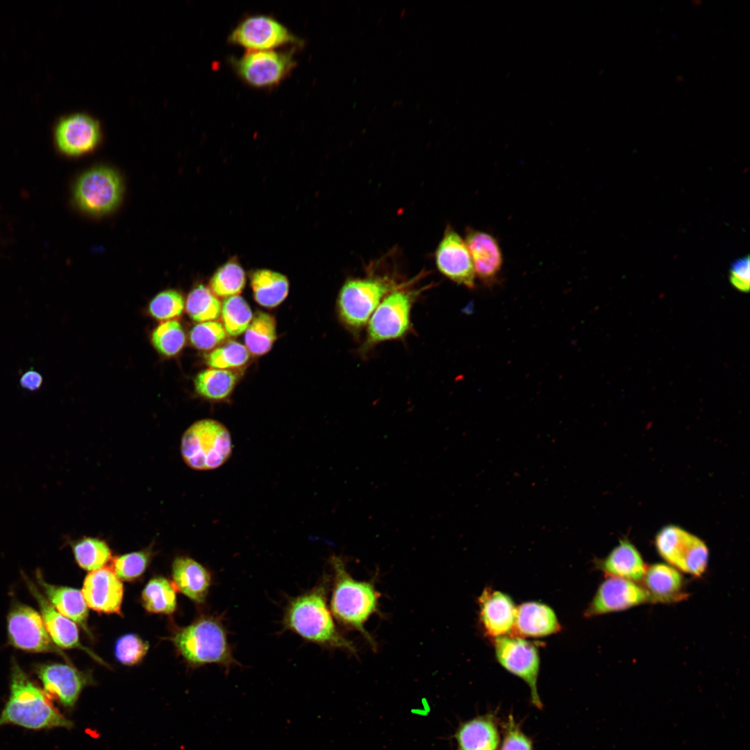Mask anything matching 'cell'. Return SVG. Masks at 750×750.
I'll return each instance as SVG.
<instances>
[{
  "label": "cell",
  "instance_id": "obj_1",
  "mask_svg": "<svg viewBox=\"0 0 750 750\" xmlns=\"http://www.w3.org/2000/svg\"><path fill=\"white\" fill-rule=\"evenodd\" d=\"M10 695L0 714V726L17 725L31 730L71 728L67 719L15 660L12 662Z\"/></svg>",
  "mask_w": 750,
  "mask_h": 750
},
{
  "label": "cell",
  "instance_id": "obj_2",
  "mask_svg": "<svg viewBox=\"0 0 750 750\" xmlns=\"http://www.w3.org/2000/svg\"><path fill=\"white\" fill-rule=\"evenodd\" d=\"M283 625L312 643L356 651L353 644L339 632L335 624L326 602L324 582L289 601Z\"/></svg>",
  "mask_w": 750,
  "mask_h": 750
},
{
  "label": "cell",
  "instance_id": "obj_3",
  "mask_svg": "<svg viewBox=\"0 0 750 750\" xmlns=\"http://www.w3.org/2000/svg\"><path fill=\"white\" fill-rule=\"evenodd\" d=\"M170 640L192 667L217 664L228 672L239 665L228 643L222 616H201L188 626L178 629Z\"/></svg>",
  "mask_w": 750,
  "mask_h": 750
},
{
  "label": "cell",
  "instance_id": "obj_4",
  "mask_svg": "<svg viewBox=\"0 0 750 750\" xmlns=\"http://www.w3.org/2000/svg\"><path fill=\"white\" fill-rule=\"evenodd\" d=\"M330 563L334 576L331 599L332 614L342 624L361 632L374 645L365 624L378 610L377 591L372 583L353 579L341 556H332Z\"/></svg>",
  "mask_w": 750,
  "mask_h": 750
},
{
  "label": "cell",
  "instance_id": "obj_5",
  "mask_svg": "<svg viewBox=\"0 0 750 750\" xmlns=\"http://www.w3.org/2000/svg\"><path fill=\"white\" fill-rule=\"evenodd\" d=\"M233 450L230 432L221 422L203 419L183 433L181 452L184 462L196 470H211L223 465Z\"/></svg>",
  "mask_w": 750,
  "mask_h": 750
},
{
  "label": "cell",
  "instance_id": "obj_6",
  "mask_svg": "<svg viewBox=\"0 0 750 750\" xmlns=\"http://www.w3.org/2000/svg\"><path fill=\"white\" fill-rule=\"evenodd\" d=\"M393 290L392 283L383 278L347 280L338 298L340 319L351 331L358 333L381 301Z\"/></svg>",
  "mask_w": 750,
  "mask_h": 750
},
{
  "label": "cell",
  "instance_id": "obj_7",
  "mask_svg": "<svg viewBox=\"0 0 750 750\" xmlns=\"http://www.w3.org/2000/svg\"><path fill=\"white\" fill-rule=\"evenodd\" d=\"M415 294L397 290L381 301L368 321L365 349L382 342L404 337L411 328V309Z\"/></svg>",
  "mask_w": 750,
  "mask_h": 750
},
{
  "label": "cell",
  "instance_id": "obj_8",
  "mask_svg": "<svg viewBox=\"0 0 750 750\" xmlns=\"http://www.w3.org/2000/svg\"><path fill=\"white\" fill-rule=\"evenodd\" d=\"M655 544L660 556L678 571L695 576L705 572L708 549L697 536L677 526L668 525L657 533Z\"/></svg>",
  "mask_w": 750,
  "mask_h": 750
},
{
  "label": "cell",
  "instance_id": "obj_9",
  "mask_svg": "<svg viewBox=\"0 0 750 750\" xmlns=\"http://www.w3.org/2000/svg\"><path fill=\"white\" fill-rule=\"evenodd\" d=\"M122 183L119 174L109 167H98L81 174L73 191L74 201L84 212L104 215L120 201Z\"/></svg>",
  "mask_w": 750,
  "mask_h": 750
},
{
  "label": "cell",
  "instance_id": "obj_10",
  "mask_svg": "<svg viewBox=\"0 0 750 750\" xmlns=\"http://www.w3.org/2000/svg\"><path fill=\"white\" fill-rule=\"evenodd\" d=\"M494 652L499 663L508 672L522 679L529 687L531 701L543 707L538 692L540 656L536 646L522 637L508 635L494 638Z\"/></svg>",
  "mask_w": 750,
  "mask_h": 750
},
{
  "label": "cell",
  "instance_id": "obj_11",
  "mask_svg": "<svg viewBox=\"0 0 750 750\" xmlns=\"http://www.w3.org/2000/svg\"><path fill=\"white\" fill-rule=\"evenodd\" d=\"M7 630L10 644L18 649L65 656L51 640L40 613L27 605L16 603L12 606L7 616Z\"/></svg>",
  "mask_w": 750,
  "mask_h": 750
},
{
  "label": "cell",
  "instance_id": "obj_12",
  "mask_svg": "<svg viewBox=\"0 0 750 750\" xmlns=\"http://www.w3.org/2000/svg\"><path fill=\"white\" fill-rule=\"evenodd\" d=\"M233 62L240 76L256 87L278 83L295 65L293 50H248Z\"/></svg>",
  "mask_w": 750,
  "mask_h": 750
},
{
  "label": "cell",
  "instance_id": "obj_13",
  "mask_svg": "<svg viewBox=\"0 0 750 750\" xmlns=\"http://www.w3.org/2000/svg\"><path fill=\"white\" fill-rule=\"evenodd\" d=\"M101 135L99 122L83 112L62 116L53 126L56 148L67 156H78L93 150L99 144Z\"/></svg>",
  "mask_w": 750,
  "mask_h": 750
},
{
  "label": "cell",
  "instance_id": "obj_14",
  "mask_svg": "<svg viewBox=\"0 0 750 750\" xmlns=\"http://www.w3.org/2000/svg\"><path fill=\"white\" fill-rule=\"evenodd\" d=\"M35 673L47 697L66 709H72L83 688L94 683L90 674L78 670L72 663L41 664Z\"/></svg>",
  "mask_w": 750,
  "mask_h": 750
},
{
  "label": "cell",
  "instance_id": "obj_15",
  "mask_svg": "<svg viewBox=\"0 0 750 750\" xmlns=\"http://www.w3.org/2000/svg\"><path fill=\"white\" fill-rule=\"evenodd\" d=\"M647 603L652 601L643 586L627 579L610 576L598 588L584 615L596 617Z\"/></svg>",
  "mask_w": 750,
  "mask_h": 750
},
{
  "label": "cell",
  "instance_id": "obj_16",
  "mask_svg": "<svg viewBox=\"0 0 750 750\" xmlns=\"http://www.w3.org/2000/svg\"><path fill=\"white\" fill-rule=\"evenodd\" d=\"M228 40L249 50H268L299 40L283 24L264 15L243 19L231 33Z\"/></svg>",
  "mask_w": 750,
  "mask_h": 750
},
{
  "label": "cell",
  "instance_id": "obj_17",
  "mask_svg": "<svg viewBox=\"0 0 750 750\" xmlns=\"http://www.w3.org/2000/svg\"><path fill=\"white\" fill-rule=\"evenodd\" d=\"M439 271L456 283L469 289L475 286V272L465 241L451 228L446 229L435 251Z\"/></svg>",
  "mask_w": 750,
  "mask_h": 750
},
{
  "label": "cell",
  "instance_id": "obj_18",
  "mask_svg": "<svg viewBox=\"0 0 750 750\" xmlns=\"http://www.w3.org/2000/svg\"><path fill=\"white\" fill-rule=\"evenodd\" d=\"M82 594L91 609L106 614L121 613L124 586L109 566L89 573L83 582Z\"/></svg>",
  "mask_w": 750,
  "mask_h": 750
},
{
  "label": "cell",
  "instance_id": "obj_19",
  "mask_svg": "<svg viewBox=\"0 0 750 750\" xmlns=\"http://www.w3.org/2000/svg\"><path fill=\"white\" fill-rule=\"evenodd\" d=\"M26 582L39 606L44 626L54 644L63 649H81L101 664L106 665L98 656L81 643L75 622L58 612L28 579L26 578Z\"/></svg>",
  "mask_w": 750,
  "mask_h": 750
},
{
  "label": "cell",
  "instance_id": "obj_20",
  "mask_svg": "<svg viewBox=\"0 0 750 750\" xmlns=\"http://www.w3.org/2000/svg\"><path fill=\"white\" fill-rule=\"evenodd\" d=\"M465 242L475 274L485 285H494L503 265V256L497 239L486 232L469 228Z\"/></svg>",
  "mask_w": 750,
  "mask_h": 750
},
{
  "label": "cell",
  "instance_id": "obj_21",
  "mask_svg": "<svg viewBox=\"0 0 750 750\" xmlns=\"http://www.w3.org/2000/svg\"><path fill=\"white\" fill-rule=\"evenodd\" d=\"M478 603L480 619L487 635L496 638L513 631L517 607L510 596L486 588Z\"/></svg>",
  "mask_w": 750,
  "mask_h": 750
},
{
  "label": "cell",
  "instance_id": "obj_22",
  "mask_svg": "<svg viewBox=\"0 0 750 750\" xmlns=\"http://www.w3.org/2000/svg\"><path fill=\"white\" fill-rule=\"evenodd\" d=\"M454 738L458 750H498L501 739L495 715L487 713L460 723Z\"/></svg>",
  "mask_w": 750,
  "mask_h": 750
},
{
  "label": "cell",
  "instance_id": "obj_23",
  "mask_svg": "<svg viewBox=\"0 0 750 750\" xmlns=\"http://www.w3.org/2000/svg\"><path fill=\"white\" fill-rule=\"evenodd\" d=\"M173 584L194 602L203 603L212 583L210 572L195 560L179 556L172 563Z\"/></svg>",
  "mask_w": 750,
  "mask_h": 750
},
{
  "label": "cell",
  "instance_id": "obj_24",
  "mask_svg": "<svg viewBox=\"0 0 750 750\" xmlns=\"http://www.w3.org/2000/svg\"><path fill=\"white\" fill-rule=\"evenodd\" d=\"M560 624L554 610L541 602L528 601L517 607L513 631L519 637H544L558 633Z\"/></svg>",
  "mask_w": 750,
  "mask_h": 750
},
{
  "label": "cell",
  "instance_id": "obj_25",
  "mask_svg": "<svg viewBox=\"0 0 750 750\" xmlns=\"http://www.w3.org/2000/svg\"><path fill=\"white\" fill-rule=\"evenodd\" d=\"M652 603H673L683 599L688 594L683 591V577L677 569L656 563L647 568L642 579Z\"/></svg>",
  "mask_w": 750,
  "mask_h": 750
},
{
  "label": "cell",
  "instance_id": "obj_26",
  "mask_svg": "<svg viewBox=\"0 0 750 750\" xmlns=\"http://www.w3.org/2000/svg\"><path fill=\"white\" fill-rule=\"evenodd\" d=\"M601 570L610 576L642 581L647 565L637 548L628 540L619 543L602 560L598 561Z\"/></svg>",
  "mask_w": 750,
  "mask_h": 750
},
{
  "label": "cell",
  "instance_id": "obj_27",
  "mask_svg": "<svg viewBox=\"0 0 750 750\" xmlns=\"http://www.w3.org/2000/svg\"><path fill=\"white\" fill-rule=\"evenodd\" d=\"M36 578L47 599L56 610L78 623L88 634H90L87 626L88 606L82 592L67 586L50 584L43 578L40 571L36 572Z\"/></svg>",
  "mask_w": 750,
  "mask_h": 750
},
{
  "label": "cell",
  "instance_id": "obj_28",
  "mask_svg": "<svg viewBox=\"0 0 750 750\" xmlns=\"http://www.w3.org/2000/svg\"><path fill=\"white\" fill-rule=\"evenodd\" d=\"M251 287L255 301L265 308H275L288 297L289 281L277 272L261 269L251 275Z\"/></svg>",
  "mask_w": 750,
  "mask_h": 750
},
{
  "label": "cell",
  "instance_id": "obj_29",
  "mask_svg": "<svg viewBox=\"0 0 750 750\" xmlns=\"http://www.w3.org/2000/svg\"><path fill=\"white\" fill-rule=\"evenodd\" d=\"M277 338L276 322L272 315L258 311L245 331V347L249 353L262 356L268 353Z\"/></svg>",
  "mask_w": 750,
  "mask_h": 750
},
{
  "label": "cell",
  "instance_id": "obj_30",
  "mask_svg": "<svg viewBox=\"0 0 750 750\" xmlns=\"http://www.w3.org/2000/svg\"><path fill=\"white\" fill-rule=\"evenodd\" d=\"M238 376L229 369L209 368L199 372L194 378L196 392L209 400H222L233 392Z\"/></svg>",
  "mask_w": 750,
  "mask_h": 750
},
{
  "label": "cell",
  "instance_id": "obj_31",
  "mask_svg": "<svg viewBox=\"0 0 750 750\" xmlns=\"http://www.w3.org/2000/svg\"><path fill=\"white\" fill-rule=\"evenodd\" d=\"M176 592L172 582L164 577H155L144 588L142 605L149 612L172 614L176 608Z\"/></svg>",
  "mask_w": 750,
  "mask_h": 750
},
{
  "label": "cell",
  "instance_id": "obj_32",
  "mask_svg": "<svg viewBox=\"0 0 750 750\" xmlns=\"http://www.w3.org/2000/svg\"><path fill=\"white\" fill-rule=\"evenodd\" d=\"M71 546L76 562L88 571L104 567L112 558L108 544L99 538L83 537L71 542Z\"/></svg>",
  "mask_w": 750,
  "mask_h": 750
},
{
  "label": "cell",
  "instance_id": "obj_33",
  "mask_svg": "<svg viewBox=\"0 0 750 750\" xmlns=\"http://www.w3.org/2000/svg\"><path fill=\"white\" fill-rule=\"evenodd\" d=\"M245 284L243 268L237 260L232 259L217 269L210 278L209 286L216 297L226 299L240 294Z\"/></svg>",
  "mask_w": 750,
  "mask_h": 750
},
{
  "label": "cell",
  "instance_id": "obj_34",
  "mask_svg": "<svg viewBox=\"0 0 750 750\" xmlns=\"http://www.w3.org/2000/svg\"><path fill=\"white\" fill-rule=\"evenodd\" d=\"M185 306L188 315L195 322L215 321L221 315V301L203 285H199L190 291Z\"/></svg>",
  "mask_w": 750,
  "mask_h": 750
},
{
  "label": "cell",
  "instance_id": "obj_35",
  "mask_svg": "<svg viewBox=\"0 0 750 750\" xmlns=\"http://www.w3.org/2000/svg\"><path fill=\"white\" fill-rule=\"evenodd\" d=\"M221 316L227 335L238 336L245 332L253 315L246 300L235 295L224 299Z\"/></svg>",
  "mask_w": 750,
  "mask_h": 750
},
{
  "label": "cell",
  "instance_id": "obj_36",
  "mask_svg": "<svg viewBox=\"0 0 750 750\" xmlns=\"http://www.w3.org/2000/svg\"><path fill=\"white\" fill-rule=\"evenodd\" d=\"M151 342L160 354L168 357L174 356L184 347L185 334L178 321L168 320L160 324L153 331Z\"/></svg>",
  "mask_w": 750,
  "mask_h": 750
},
{
  "label": "cell",
  "instance_id": "obj_37",
  "mask_svg": "<svg viewBox=\"0 0 750 750\" xmlns=\"http://www.w3.org/2000/svg\"><path fill=\"white\" fill-rule=\"evenodd\" d=\"M249 356L244 345L236 341H228L208 353L206 362L212 368L230 370L244 365Z\"/></svg>",
  "mask_w": 750,
  "mask_h": 750
},
{
  "label": "cell",
  "instance_id": "obj_38",
  "mask_svg": "<svg viewBox=\"0 0 750 750\" xmlns=\"http://www.w3.org/2000/svg\"><path fill=\"white\" fill-rule=\"evenodd\" d=\"M151 557L150 549L134 551L112 558L110 567L124 581H134L146 570Z\"/></svg>",
  "mask_w": 750,
  "mask_h": 750
},
{
  "label": "cell",
  "instance_id": "obj_39",
  "mask_svg": "<svg viewBox=\"0 0 750 750\" xmlns=\"http://www.w3.org/2000/svg\"><path fill=\"white\" fill-rule=\"evenodd\" d=\"M185 307V301L178 291L167 290L155 296L149 305L150 315L158 320H170L180 316Z\"/></svg>",
  "mask_w": 750,
  "mask_h": 750
},
{
  "label": "cell",
  "instance_id": "obj_40",
  "mask_svg": "<svg viewBox=\"0 0 750 750\" xmlns=\"http://www.w3.org/2000/svg\"><path fill=\"white\" fill-rule=\"evenodd\" d=\"M227 333L222 323L216 321L200 322L192 327L190 332V340L194 347L208 351L217 347L223 342Z\"/></svg>",
  "mask_w": 750,
  "mask_h": 750
},
{
  "label": "cell",
  "instance_id": "obj_41",
  "mask_svg": "<svg viewBox=\"0 0 750 750\" xmlns=\"http://www.w3.org/2000/svg\"><path fill=\"white\" fill-rule=\"evenodd\" d=\"M149 644L135 634H126L119 638L115 646L118 661L132 666L139 663L147 654Z\"/></svg>",
  "mask_w": 750,
  "mask_h": 750
},
{
  "label": "cell",
  "instance_id": "obj_42",
  "mask_svg": "<svg viewBox=\"0 0 750 750\" xmlns=\"http://www.w3.org/2000/svg\"><path fill=\"white\" fill-rule=\"evenodd\" d=\"M503 738L499 750H533L531 740L522 731L512 715L503 724Z\"/></svg>",
  "mask_w": 750,
  "mask_h": 750
},
{
  "label": "cell",
  "instance_id": "obj_43",
  "mask_svg": "<svg viewBox=\"0 0 750 750\" xmlns=\"http://www.w3.org/2000/svg\"><path fill=\"white\" fill-rule=\"evenodd\" d=\"M749 256H743L735 260L730 268V281L734 288L742 292L749 290Z\"/></svg>",
  "mask_w": 750,
  "mask_h": 750
},
{
  "label": "cell",
  "instance_id": "obj_44",
  "mask_svg": "<svg viewBox=\"0 0 750 750\" xmlns=\"http://www.w3.org/2000/svg\"><path fill=\"white\" fill-rule=\"evenodd\" d=\"M19 382L22 389L35 392L41 388L44 379L39 372L31 369L22 374Z\"/></svg>",
  "mask_w": 750,
  "mask_h": 750
},
{
  "label": "cell",
  "instance_id": "obj_45",
  "mask_svg": "<svg viewBox=\"0 0 750 750\" xmlns=\"http://www.w3.org/2000/svg\"><path fill=\"white\" fill-rule=\"evenodd\" d=\"M404 12H405V9H403L402 12H401V16H402V15L403 14Z\"/></svg>",
  "mask_w": 750,
  "mask_h": 750
}]
</instances>
